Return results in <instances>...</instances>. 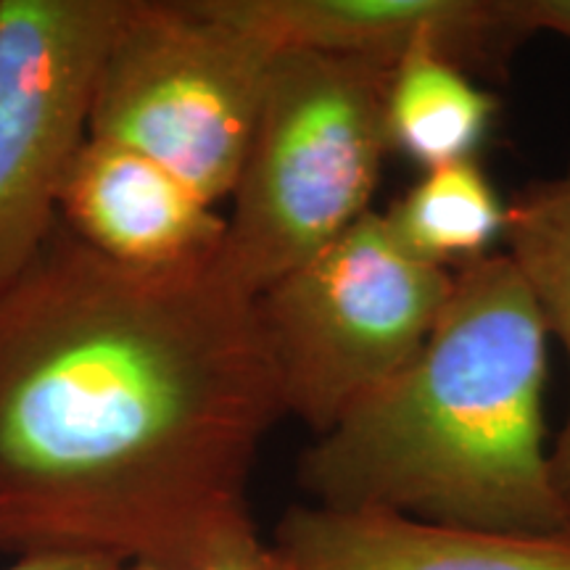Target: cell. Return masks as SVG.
I'll return each instance as SVG.
<instances>
[{
    "label": "cell",
    "mask_w": 570,
    "mask_h": 570,
    "mask_svg": "<svg viewBox=\"0 0 570 570\" xmlns=\"http://www.w3.org/2000/svg\"><path fill=\"white\" fill-rule=\"evenodd\" d=\"M125 562L98 552H32L19 554L3 570H119Z\"/></svg>",
    "instance_id": "5bb4252c"
},
{
    "label": "cell",
    "mask_w": 570,
    "mask_h": 570,
    "mask_svg": "<svg viewBox=\"0 0 570 570\" xmlns=\"http://www.w3.org/2000/svg\"><path fill=\"white\" fill-rule=\"evenodd\" d=\"M383 217L420 259L460 269L489 256L491 246L504 238L508 204L479 161L468 159L425 169Z\"/></svg>",
    "instance_id": "8fae6325"
},
{
    "label": "cell",
    "mask_w": 570,
    "mask_h": 570,
    "mask_svg": "<svg viewBox=\"0 0 570 570\" xmlns=\"http://www.w3.org/2000/svg\"><path fill=\"white\" fill-rule=\"evenodd\" d=\"M125 0H0V285L59 225Z\"/></svg>",
    "instance_id": "8992f818"
},
{
    "label": "cell",
    "mask_w": 570,
    "mask_h": 570,
    "mask_svg": "<svg viewBox=\"0 0 570 570\" xmlns=\"http://www.w3.org/2000/svg\"><path fill=\"white\" fill-rule=\"evenodd\" d=\"M504 240L547 333L560 341L570 365V161L560 175L525 185L508 202ZM550 460L554 483L570 502V407Z\"/></svg>",
    "instance_id": "7c38bea8"
},
{
    "label": "cell",
    "mask_w": 570,
    "mask_h": 570,
    "mask_svg": "<svg viewBox=\"0 0 570 570\" xmlns=\"http://www.w3.org/2000/svg\"><path fill=\"white\" fill-rule=\"evenodd\" d=\"M119 570H159V568H154V566H142V562H125L122 568Z\"/></svg>",
    "instance_id": "2e32d148"
},
{
    "label": "cell",
    "mask_w": 570,
    "mask_h": 570,
    "mask_svg": "<svg viewBox=\"0 0 570 570\" xmlns=\"http://www.w3.org/2000/svg\"><path fill=\"white\" fill-rule=\"evenodd\" d=\"M547 338L508 254L454 269L423 348L315 436L298 483L320 508L510 533L570 529L544 446Z\"/></svg>",
    "instance_id": "7a4b0ae2"
},
{
    "label": "cell",
    "mask_w": 570,
    "mask_h": 570,
    "mask_svg": "<svg viewBox=\"0 0 570 570\" xmlns=\"http://www.w3.org/2000/svg\"><path fill=\"white\" fill-rule=\"evenodd\" d=\"M59 223L114 265L175 273L223 254L227 217L132 148L82 142L59 194Z\"/></svg>",
    "instance_id": "ba28073f"
},
{
    "label": "cell",
    "mask_w": 570,
    "mask_h": 570,
    "mask_svg": "<svg viewBox=\"0 0 570 570\" xmlns=\"http://www.w3.org/2000/svg\"><path fill=\"white\" fill-rule=\"evenodd\" d=\"M494 114V96L433 48H415L391 71L386 96L391 154L407 156L423 173L473 159Z\"/></svg>",
    "instance_id": "30bf717a"
},
{
    "label": "cell",
    "mask_w": 570,
    "mask_h": 570,
    "mask_svg": "<svg viewBox=\"0 0 570 570\" xmlns=\"http://www.w3.org/2000/svg\"><path fill=\"white\" fill-rule=\"evenodd\" d=\"M454 269L412 254L381 212L256 296L285 415L315 436L410 365L436 327Z\"/></svg>",
    "instance_id": "5b68a950"
},
{
    "label": "cell",
    "mask_w": 570,
    "mask_h": 570,
    "mask_svg": "<svg viewBox=\"0 0 570 570\" xmlns=\"http://www.w3.org/2000/svg\"><path fill=\"white\" fill-rule=\"evenodd\" d=\"M214 9L273 42L394 69L433 48L470 77H502L520 38L504 0H212Z\"/></svg>",
    "instance_id": "52a82bcc"
},
{
    "label": "cell",
    "mask_w": 570,
    "mask_h": 570,
    "mask_svg": "<svg viewBox=\"0 0 570 570\" xmlns=\"http://www.w3.org/2000/svg\"><path fill=\"white\" fill-rule=\"evenodd\" d=\"M283 415L223 254L138 273L59 223L0 285V550L204 568L259 541L248 481Z\"/></svg>",
    "instance_id": "6da1fadb"
},
{
    "label": "cell",
    "mask_w": 570,
    "mask_h": 570,
    "mask_svg": "<svg viewBox=\"0 0 570 570\" xmlns=\"http://www.w3.org/2000/svg\"><path fill=\"white\" fill-rule=\"evenodd\" d=\"M391 67L281 48L233 188L223 262L252 296L373 212Z\"/></svg>",
    "instance_id": "3957f363"
},
{
    "label": "cell",
    "mask_w": 570,
    "mask_h": 570,
    "mask_svg": "<svg viewBox=\"0 0 570 570\" xmlns=\"http://www.w3.org/2000/svg\"><path fill=\"white\" fill-rule=\"evenodd\" d=\"M277 51L212 0H125L88 135L148 156L217 206L238 183Z\"/></svg>",
    "instance_id": "277c9868"
},
{
    "label": "cell",
    "mask_w": 570,
    "mask_h": 570,
    "mask_svg": "<svg viewBox=\"0 0 570 570\" xmlns=\"http://www.w3.org/2000/svg\"><path fill=\"white\" fill-rule=\"evenodd\" d=\"M273 547L288 570H570V529L489 531L394 510L296 504Z\"/></svg>",
    "instance_id": "9c48e42d"
},
{
    "label": "cell",
    "mask_w": 570,
    "mask_h": 570,
    "mask_svg": "<svg viewBox=\"0 0 570 570\" xmlns=\"http://www.w3.org/2000/svg\"><path fill=\"white\" fill-rule=\"evenodd\" d=\"M198 570H288L281 554L275 552L273 544H265V541H252V544L240 547V550L227 552L223 558L206 562L204 568Z\"/></svg>",
    "instance_id": "9a60e30c"
},
{
    "label": "cell",
    "mask_w": 570,
    "mask_h": 570,
    "mask_svg": "<svg viewBox=\"0 0 570 570\" xmlns=\"http://www.w3.org/2000/svg\"><path fill=\"white\" fill-rule=\"evenodd\" d=\"M508 17L523 40L550 32L570 42V0H504Z\"/></svg>",
    "instance_id": "4fadbf2b"
}]
</instances>
